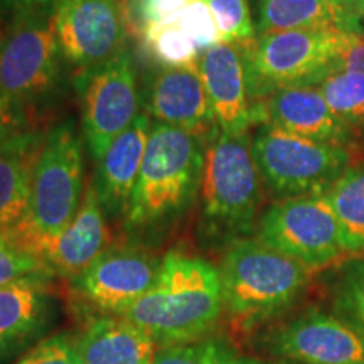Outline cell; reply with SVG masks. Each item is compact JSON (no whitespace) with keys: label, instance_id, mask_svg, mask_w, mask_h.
<instances>
[{"label":"cell","instance_id":"27","mask_svg":"<svg viewBox=\"0 0 364 364\" xmlns=\"http://www.w3.org/2000/svg\"><path fill=\"white\" fill-rule=\"evenodd\" d=\"M145 49L166 68H193L199 65V51L179 24L157 27L140 36Z\"/></svg>","mask_w":364,"mask_h":364},{"label":"cell","instance_id":"34","mask_svg":"<svg viewBox=\"0 0 364 364\" xmlns=\"http://www.w3.org/2000/svg\"><path fill=\"white\" fill-rule=\"evenodd\" d=\"M53 2V0H0V11H33L34 7L46 6V4Z\"/></svg>","mask_w":364,"mask_h":364},{"label":"cell","instance_id":"25","mask_svg":"<svg viewBox=\"0 0 364 364\" xmlns=\"http://www.w3.org/2000/svg\"><path fill=\"white\" fill-rule=\"evenodd\" d=\"M332 314L364 336V257L339 267L331 282Z\"/></svg>","mask_w":364,"mask_h":364},{"label":"cell","instance_id":"29","mask_svg":"<svg viewBox=\"0 0 364 364\" xmlns=\"http://www.w3.org/2000/svg\"><path fill=\"white\" fill-rule=\"evenodd\" d=\"M177 24L188 34V38L193 41L199 54H204L211 48H215V46L221 44L215 17H213L204 0H189Z\"/></svg>","mask_w":364,"mask_h":364},{"label":"cell","instance_id":"22","mask_svg":"<svg viewBox=\"0 0 364 364\" xmlns=\"http://www.w3.org/2000/svg\"><path fill=\"white\" fill-rule=\"evenodd\" d=\"M338 27L363 34L361 21L351 16L339 0H260L257 34L265 36L284 31Z\"/></svg>","mask_w":364,"mask_h":364},{"label":"cell","instance_id":"32","mask_svg":"<svg viewBox=\"0 0 364 364\" xmlns=\"http://www.w3.org/2000/svg\"><path fill=\"white\" fill-rule=\"evenodd\" d=\"M17 364H83V361L76 349V339L68 334H56L31 348Z\"/></svg>","mask_w":364,"mask_h":364},{"label":"cell","instance_id":"35","mask_svg":"<svg viewBox=\"0 0 364 364\" xmlns=\"http://www.w3.org/2000/svg\"><path fill=\"white\" fill-rule=\"evenodd\" d=\"M343 7L359 21H364V0H339Z\"/></svg>","mask_w":364,"mask_h":364},{"label":"cell","instance_id":"18","mask_svg":"<svg viewBox=\"0 0 364 364\" xmlns=\"http://www.w3.org/2000/svg\"><path fill=\"white\" fill-rule=\"evenodd\" d=\"M108 230L95 182L86 186L80 209L49 247L44 263L51 272L75 280L105 252Z\"/></svg>","mask_w":364,"mask_h":364},{"label":"cell","instance_id":"14","mask_svg":"<svg viewBox=\"0 0 364 364\" xmlns=\"http://www.w3.org/2000/svg\"><path fill=\"white\" fill-rule=\"evenodd\" d=\"M199 71L220 132L243 135L250 127L263 125L262 103L252 105L238 46L218 44L199 58Z\"/></svg>","mask_w":364,"mask_h":364},{"label":"cell","instance_id":"10","mask_svg":"<svg viewBox=\"0 0 364 364\" xmlns=\"http://www.w3.org/2000/svg\"><path fill=\"white\" fill-rule=\"evenodd\" d=\"M260 348L287 364H364V336L317 309L270 327L262 334Z\"/></svg>","mask_w":364,"mask_h":364},{"label":"cell","instance_id":"30","mask_svg":"<svg viewBox=\"0 0 364 364\" xmlns=\"http://www.w3.org/2000/svg\"><path fill=\"white\" fill-rule=\"evenodd\" d=\"M48 265L12 241L0 238V287L33 275H48Z\"/></svg>","mask_w":364,"mask_h":364},{"label":"cell","instance_id":"12","mask_svg":"<svg viewBox=\"0 0 364 364\" xmlns=\"http://www.w3.org/2000/svg\"><path fill=\"white\" fill-rule=\"evenodd\" d=\"M83 132L88 149L97 161L110 144L139 117L136 73L129 51L91 68L81 86Z\"/></svg>","mask_w":364,"mask_h":364},{"label":"cell","instance_id":"3","mask_svg":"<svg viewBox=\"0 0 364 364\" xmlns=\"http://www.w3.org/2000/svg\"><path fill=\"white\" fill-rule=\"evenodd\" d=\"M204 161L199 134L154 124L125 225L134 230L154 228L184 211L203 182Z\"/></svg>","mask_w":364,"mask_h":364},{"label":"cell","instance_id":"16","mask_svg":"<svg viewBox=\"0 0 364 364\" xmlns=\"http://www.w3.org/2000/svg\"><path fill=\"white\" fill-rule=\"evenodd\" d=\"M265 124L314 142L348 149L356 136L327 105L318 86H295L277 91L262 102Z\"/></svg>","mask_w":364,"mask_h":364},{"label":"cell","instance_id":"23","mask_svg":"<svg viewBox=\"0 0 364 364\" xmlns=\"http://www.w3.org/2000/svg\"><path fill=\"white\" fill-rule=\"evenodd\" d=\"M344 253L364 257V162L349 166L326 193Z\"/></svg>","mask_w":364,"mask_h":364},{"label":"cell","instance_id":"19","mask_svg":"<svg viewBox=\"0 0 364 364\" xmlns=\"http://www.w3.org/2000/svg\"><path fill=\"white\" fill-rule=\"evenodd\" d=\"M150 129V118L139 113L134 124L113 140L100 159L98 181L95 186L102 206L107 208V211L113 216L122 213L127 215L129 211L132 194L139 181L147 150Z\"/></svg>","mask_w":364,"mask_h":364},{"label":"cell","instance_id":"28","mask_svg":"<svg viewBox=\"0 0 364 364\" xmlns=\"http://www.w3.org/2000/svg\"><path fill=\"white\" fill-rule=\"evenodd\" d=\"M215 17L221 44L243 48L257 39L248 0H204Z\"/></svg>","mask_w":364,"mask_h":364},{"label":"cell","instance_id":"17","mask_svg":"<svg viewBox=\"0 0 364 364\" xmlns=\"http://www.w3.org/2000/svg\"><path fill=\"white\" fill-rule=\"evenodd\" d=\"M149 112L161 124L194 134L216 122L199 65L166 68L159 73L150 88Z\"/></svg>","mask_w":364,"mask_h":364},{"label":"cell","instance_id":"1","mask_svg":"<svg viewBox=\"0 0 364 364\" xmlns=\"http://www.w3.org/2000/svg\"><path fill=\"white\" fill-rule=\"evenodd\" d=\"M223 311L220 270L203 258L169 252L152 289L118 317L169 348L206 339Z\"/></svg>","mask_w":364,"mask_h":364},{"label":"cell","instance_id":"2","mask_svg":"<svg viewBox=\"0 0 364 364\" xmlns=\"http://www.w3.org/2000/svg\"><path fill=\"white\" fill-rule=\"evenodd\" d=\"M223 306L236 327L257 329L289 311L304 294L311 270L260 241H231L220 267Z\"/></svg>","mask_w":364,"mask_h":364},{"label":"cell","instance_id":"21","mask_svg":"<svg viewBox=\"0 0 364 364\" xmlns=\"http://www.w3.org/2000/svg\"><path fill=\"white\" fill-rule=\"evenodd\" d=\"M83 364H152L156 343L118 316H98L76 339Z\"/></svg>","mask_w":364,"mask_h":364},{"label":"cell","instance_id":"11","mask_svg":"<svg viewBox=\"0 0 364 364\" xmlns=\"http://www.w3.org/2000/svg\"><path fill=\"white\" fill-rule=\"evenodd\" d=\"M127 22L124 0H56L51 16L63 56L88 70L124 51Z\"/></svg>","mask_w":364,"mask_h":364},{"label":"cell","instance_id":"20","mask_svg":"<svg viewBox=\"0 0 364 364\" xmlns=\"http://www.w3.org/2000/svg\"><path fill=\"white\" fill-rule=\"evenodd\" d=\"M43 144L36 132L16 130L0 145V238H7L29 209Z\"/></svg>","mask_w":364,"mask_h":364},{"label":"cell","instance_id":"36","mask_svg":"<svg viewBox=\"0 0 364 364\" xmlns=\"http://www.w3.org/2000/svg\"><path fill=\"white\" fill-rule=\"evenodd\" d=\"M363 36H364V33H363Z\"/></svg>","mask_w":364,"mask_h":364},{"label":"cell","instance_id":"31","mask_svg":"<svg viewBox=\"0 0 364 364\" xmlns=\"http://www.w3.org/2000/svg\"><path fill=\"white\" fill-rule=\"evenodd\" d=\"M189 0H134L135 24L140 36L145 31L177 24Z\"/></svg>","mask_w":364,"mask_h":364},{"label":"cell","instance_id":"15","mask_svg":"<svg viewBox=\"0 0 364 364\" xmlns=\"http://www.w3.org/2000/svg\"><path fill=\"white\" fill-rule=\"evenodd\" d=\"M46 277H26L0 287V364L34 348L51 329L56 311Z\"/></svg>","mask_w":364,"mask_h":364},{"label":"cell","instance_id":"6","mask_svg":"<svg viewBox=\"0 0 364 364\" xmlns=\"http://www.w3.org/2000/svg\"><path fill=\"white\" fill-rule=\"evenodd\" d=\"M201 186L209 230L233 241L252 233L260 204V172L248 134L220 132L215 136L206 149Z\"/></svg>","mask_w":364,"mask_h":364},{"label":"cell","instance_id":"24","mask_svg":"<svg viewBox=\"0 0 364 364\" xmlns=\"http://www.w3.org/2000/svg\"><path fill=\"white\" fill-rule=\"evenodd\" d=\"M334 115L353 132L364 134V71L338 68L318 85Z\"/></svg>","mask_w":364,"mask_h":364},{"label":"cell","instance_id":"9","mask_svg":"<svg viewBox=\"0 0 364 364\" xmlns=\"http://www.w3.org/2000/svg\"><path fill=\"white\" fill-rule=\"evenodd\" d=\"M59 44L51 21L21 11L0 36V95L14 108L48 93L58 80Z\"/></svg>","mask_w":364,"mask_h":364},{"label":"cell","instance_id":"26","mask_svg":"<svg viewBox=\"0 0 364 364\" xmlns=\"http://www.w3.org/2000/svg\"><path fill=\"white\" fill-rule=\"evenodd\" d=\"M152 364H287L265 363L241 354L221 339L206 338L198 343L169 346L156 351Z\"/></svg>","mask_w":364,"mask_h":364},{"label":"cell","instance_id":"8","mask_svg":"<svg viewBox=\"0 0 364 364\" xmlns=\"http://www.w3.org/2000/svg\"><path fill=\"white\" fill-rule=\"evenodd\" d=\"M258 241L311 272L332 265L344 255L326 194L285 198L272 204L258 225Z\"/></svg>","mask_w":364,"mask_h":364},{"label":"cell","instance_id":"13","mask_svg":"<svg viewBox=\"0 0 364 364\" xmlns=\"http://www.w3.org/2000/svg\"><path fill=\"white\" fill-rule=\"evenodd\" d=\"M161 262L135 248L105 250L76 277L75 290L103 316H122L156 284Z\"/></svg>","mask_w":364,"mask_h":364},{"label":"cell","instance_id":"33","mask_svg":"<svg viewBox=\"0 0 364 364\" xmlns=\"http://www.w3.org/2000/svg\"><path fill=\"white\" fill-rule=\"evenodd\" d=\"M17 113L14 108L6 102V98L0 95V145L16 132Z\"/></svg>","mask_w":364,"mask_h":364},{"label":"cell","instance_id":"4","mask_svg":"<svg viewBox=\"0 0 364 364\" xmlns=\"http://www.w3.org/2000/svg\"><path fill=\"white\" fill-rule=\"evenodd\" d=\"M83 189V147L71 122L49 132L36 166L29 209L7 236L14 245L44 255L78 213Z\"/></svg>","mask_w":364,"mask_h":364},{"label":"cell","instance_id":"5","mask_svg":"<svg viewBox=\"0 0 364 364\" xmlns=\"http://www.w3.org/2000/svg\"><path fill=\"white\" fill-rule=\"evenodd\" d=\"M354 34L358 33L324 27L257 36L240 48L250 100L262 103L280 90L318 86L338 70Z\"/></svg>","mask_w":364,"mask_h":364},{"label":"cell","instance_id":"7","mask_svg":"<svg viewBox=\"0 0 364 364\" xmlns=\"http://www.w3.org/2000/svg\"><path fill=\"white\" fill-rule=\"evenodd\" d=\"M252 152L260 176L282 199L326 194L351 166L348 149L314 142L270 124L257 130Z\"/></svg>","mask_w":364,"mask_h":364}]
</instances>
